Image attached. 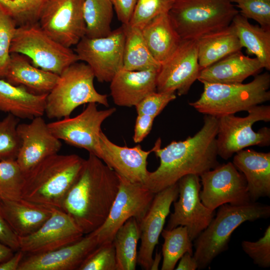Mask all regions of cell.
<instances>
[{
  "instance_id": "obj_21",
  "label": "cell",
  "mask_w": 270,
  "mask_h": 270,
  "mask_svg": "<svg viewBox=\"0 0 270 270\" xmlns=\"http://www.w3.org/2000/svg\"><path fill=\"white\" fill-rule=\"evenodd\" d=\"M100 144L99 158L110 168L131 182L144 183L149 172L148 158L153 152L152 148L144 150L139 144L133 148L118 146L102 131L100 134Z\"/></svg>"
},
{
  "instance_id": "obj_23",
  "label": "cell",
  "mask_w": 270,
  "mask_h": 270,
  "mask_svg": "<svg viewBox=\"0 0 270 270\" xmlns=\"http://www.w3.org/2000/svg\"><path fill=\"white\" fill-rule=\"evenodd\" d=\"M262 68L257 58H251L239 51L201 70L198 80L201 82L240 84L249 76L258 74Z\"/></svg>"
},
{
  "instance_id": "obj_22",
  "label": "cell",
  "mask_w": 270,
  "mask_h": 270,
  "mask_svg": "<svg viewBox=\"0 0 270 270\" xmlns=\"http://www.w3.org/2000/svg\"><path fill=\"white\" fill-rule=\"evenodd\" d=\"M158 69L128 70L122 68L110 82V95L115 104L135 106L150 94L156 91Z\"/></svg>"
},
{
  "instance_id": "obj_29",
  "label": "cell",
  "mask_w": 270,
  "mask_h": 270,
  "mask_svg": "<svg viewBox=\"0 0 270 270\" xmlns=\"http://www.w3.org/2000/svg\"><path fill=\"white\" fill-rule=\"evenodd\" d=\"M197 40L198 60L202 70L235 52L242 46L232 24L202 36Z\"/></svg>"
},
{
  "instance_id": "obj_16",
  "label": "cell",
  "mask_w": 270,
  "mask_h": 270,
  "mask_svg": "<svg viewBox=\"0 0 270 270\" xmlns=\"http://www.w3.org/2000/svg\"><path fill=\"white\" fill-rule=\"evenodd\" d=\"M200 70L197 40H182L174 53L160 64L157 74L156 91L176 92L178 96L186 95L198 79Z\"/></svg>"
},
{
  "instance_id": "obj_35",
  "label": "cell",
  "mask_w": 270,
  "mask_h": 270,
  "mask_svg": "<svg viewBox=\"0 0 270 270\" xmlns=\"http://www.w3.org/2000/svg\"><path fill=\"white\" fill-rule=\"evenodd\" d=\"M51 0H0V10L12 18L17 26L38 22Z\"/></svg>"
},
{
  "instance_id": "obj_33",
  "label": "cell",
  "mask_w": 270,
  "mask_h": 270,
  "mask_svg": "<svg viewBox=\"0 0 270 270\" xmlns=\"http://www.w3.org/2000/svg\"><path fill=\"white\" fill-rule=\"evenodd\" d=\"M114 6L110 0H84V16L86 26V36L98 38L112 31L111 24Z\"/></svg>"
},
{
  "instance_id": "obj_31",
  "label": "cell",
  "mask_w": 270,
  "mask_h": 270,
  "mask_svg": "<svg viewBox=\"0 0 270 270\" xmlns=\"http://www.w3.org/2000/svg\"><path fill=\"white\" fill-rule=\"evenodd\" d=\"M122 24L125 32L122 68L134 71L159 69L160 64L152 55L141 29L129 24Z\"/></svg>"
},
{
  "instance_id": "obj_48",
  "label": "cell",
  "mask_w": 270,
  "mask_h": 270,
  "mask_svg": "<svg viewBox=\"0 0 270 270\" xmlns=\"http://www.w3.org/2000/svg\"><path fill=\"white\" fill-rule=\"evenodd\" d=\"M176 270H196L198 269V264L193 254L185 253L179 260Z\"/></svg>"
},
{
  "instance_id": "obj_4",
  "label": "cell",
  "mask_w": 270,
  "mask_h": 270,
  "mask_svg": "<svg viewBox=\"0 0 270 270\" xmlns=\"http://www.w3.org/2000/svg\"><path fill=\"white\" fill-rule=\"evenodd\" d=\"M218 208L216 218L194 240L193 256L198 270L208 267L214 258L228 249L232 234L242 223L270 216V206L256 202L241 206L226 204Z\"/></svg>"
},
{
  "instance_id": "obj_20",
  "label": "cell",
  "mask_w": 270,
  "mask_h": 270,
  "mask_svg": "<svg viewBox=\"0 0 270 270\" xmlns=\"http://www.w3.org/2000/svg\"><path fill=\"white\" fill-rule=\"evenodd\" d=\"M98 246L92 233L78 240L54 250L26 254L18 270H75Z\"/></svg>"
},
{
  "instance_id": "obj_25",
  "label": "cell",
  "mask_w": 270,
  "mask_h": 270,
  "mask_svg": "<svg viewBox=\"0 0 270 270\" xmlns=\"http://www.w3.org/2000/svg\"><path fill=\"white\" fill-rule=\"evenodd\" d=\"M26 56L11 53L10 63L4 79L30 92L48 94L56 84L59 75L44 70L34 66Z\"/></svg>"
},
{
  "instance_id": "obj_19",
  "label": "cell",
  "mask_w": 270,
  "mask_h": 270,
  "mask_svg": "<svg viewBox=\"0 0 270 270\" xmlns=\"http://www.w3.org/2000/svg\"><path fill=\"white\" fill-rule=\"evenodd\" d=\"M31 120L17 126L20 146L16 161L24 175L45 158L58 154L62 146L42 116Z\"/></svg>"
},
{
  "instance_id": "obj_17",
  "label": "cell",
  "mask_w": 270,
  "mask_h": 270,
  "mask_svg": "<svg viewBox=\"0 0 270 270\" xmlns=\"http://www.w3.org/2000/svg\"><path fill=\"white\" fill-rule=\"evenodd\" d=\"M84 235L66 213L54 208L51 216L37 230L18 236L19 248L26 254L46 252L74 243Z\"/></svg>"
},
{
  "instance_id": "obj_15",
  "label": "cell",
  "mask_w": 270,
  "mask_h": 270,
  "mask_svg": "<svg viewBox=\"0 0 270 270\" xmlns=\"http://www.w3.org/2000/svg\"><path fill=\"white\" fill-rule=\"evenodd\" d=\"M200 182V176L195 174L186 175L178 182L179 198L173 202L174 212L166 228L186 226L192 241L206 228L214 216V210L206 208L201 202Z\"/></svg>"
},
{
  "instance_id": "obj_43",
  "label": "cell",
  "mask_w": 270,
  "mask_h": 270,
  "mask_svg": "<svg viewBox=\"0 0 270 270\" xmlns=\"http://www.w3.org/2000/svg\"><path fill=\"white\" fill-rule=\"evenodd\" d=\"M176 96L175 92H152L142 99L135 107L138 114H143L156 118Z\"/></svg>"
},
{
  "instance_id": "obj_24",
  "label": "cell",
  "mask_w": 270,
  "mask_h": 270,
  "mask_svg": "<svg viewBox=\"0 0 270 270\" xmlns=\"http://www.w3.org/2000/svg\"><path fill=\"white\" fill-rule=\"evenodd\" d=\"M232 162L246 178L251 202L270 197V152L244 149L234 154Z\"/></svg>"
},
{
  "instance_id": "obj_36",
  "label": "cell",
  "mask_w": 270,
  "mask_h": 270,
  "mask_svg": "<svg viewBox=\"0 0 270 270\" xmlns=\"http://www.w3.org/2000/svg\"><path fill=\"white\" fill-rule=\"evenodd\" d=\"M24 174L16 160H0V200H16L22 198Z\"/></svg>"
},
{
  "instance_id": "obj_37",
  "label": "cell",
  "mask_w": 270,
  "mask_h": 270,
  "mask_svg": "<svg viewBox=\"0 0 270 270\" xmlns=\"http://www.w3.org/2000/svg\"><path fill=\"white\" fill-rule=\"evenodd\" d=\"M177 0H137L128 24L142 28L156 16L168 14Z\"/></svg>"
},
{
  "instance_id": "obj_6",
  "label": "cell",
  "mask_w": 270,
  "mask_h": 270,
  "mask_svg": "<svg viewBox=\"0 0 270 270\" xmlns=\"http://www.w3.org/2000/svg\"><path fill=\"white\" fill-rule=\"evenodd\" d=\"M78 62L59 75L56 84L47 94L44 114L49 118L69 117L76 108L86 104L94 102L108 107V96L99 93L94 88L92 69Z\"/></svg>"
},
{
  "instance_id": "obj_18",
  "label": "cell",
  "mask_w": 270,
  "mask_h": 270,
  "mask_svg": "<svg viewBox=\"0 0 270 270\" xmlns=\"http://www.w3.org/2000/svg\"><path fill=\"white\" fill-rule=\"evenodd\" d=\"M178 195V182L155 194L149 208L138 222L141 242L137 264L142 269L150 270L154 248L158 244L171 205Z\"/></svg>"
},
{
  "instance_id": "obj_12",
  "label": "cell",
  "mask_w": 270,
  "mask_h": 270,
  "mask_svg": "<svg viewBox=\"0 0 270 270\" xmlns=\"http://www.w3.org/2000/svg\"><path fill=\"white\" fill-rule=\"evenodd\" d=\"M116 111L115 108L98 110L97 104L91 102L74 117L62 118L48 124L52 133L59 140L84 148L99 158L102 124Z\"/></svg>"
},
{
  "instance_id": "obj_50",
  "label": "cell",
  "mask_w": 270,
  "mask_h": 270,
  "mask_svg": "<svg viewBox=\"0 0 270 270\" xmlns=\"http://www.w3.org/2000/svg\"><path fill=\"white\" fill-rule=\"evenodd\" d=\"M162 259V254L160 252H156L155 254L154 258H153L152 264L150 268V270H158L159 265Z\"/></svg>"
},
{
  "instance_id": "obj_44",
  "label": "cell",
  "mask_w": 270,
  "mask_h": 270,
  "mask_svg": "<svg viewBox=\"0 0 270 270\" xmlns=\"http://www.w3.org/2000/svg\"><path fill=\"white\" fill-rule=\"evenodd\" d=\"M0 242L14 252L20 250L18 236L4 218L0 202Z\"/></svg>"
},
{
  "instance_id": "obj_8",
  "label": "cell",
  "mask_w": 270,
  "mask_h": 270,
  "mask_svg": "<svg viewBox=\"0 0 270 270\" xmlns=\"http://www.w3.org/2000/svg\"><path fill=\"white\" fill-rule=\"evenodd\" d=\"M10 52L22 54L35 66L58 75L79 61L74 52L50 38L38 22L17 26Z\"/></svg>"
},
{
  "instance_id": "obj_13",
  "label": "cell",
  "mask_w": 270,
  "mask_h": 270,
  "mask_svg": "<svg viewBox=\"0 0 270 270\" xmlns=\"http://www.w3.org/2000/svg\"><path fill=\"white\" fill-rule=\"evenodd\" d=\"M200 178V199L211 210L226 204L241 206L251 202L246 178L232 162L220 164Z\"/></svg>"
},
{
  "instance_id": "obj_46",
  "label": "cell",
  "mask_w": 270,
  "mask_h": 270,
  "mask_svg": "<svg viewBox=\"0 0 270 270\" xmlns=\"http://www.w3.org/2000/svg\"><path fill=\"white\" fill-rule=\"evenodd\" d=\"M118 20L124 24H128L137 0H110Z\"/></svg>"
},
{
  "instance_id": "obj_7",
  "label": "cell",
  "mask_w": 270,
  "mask_h": 270,
  "mask_svg": "<svg viewBox=\"0 0 270 270\" xmlns=\"http://www.w3.org/2000/svg\"><path fill=\"white\" fill-rule=\"evenodd\" d=\"M238 13L231 0H177L168 15L182 40H198L229 26Z\"/></svg>"
},
{
  "instance_id": "obj_11",
  "label": "cell",
  "mask_w": 270,
  "mask_h": 270,
  "mask_svg": "<svg viewBox=\"0 0 270 270\" xmlns=\"http://www.w3.org/2000/svg\"><path fill=\"white\" fill-rule=\"evenodd\" d=\"M125 32L123 24L107 36L98 38L83 37L74 50L78 60L92 69L100 82H110L123 68Z\"/></svg>"
},
{
  "instance_id": "obj_10",
  "label": "cell",
  "mask_w": 270,
  "mask_h": 270,
  "mask_svg": "<svg viewBox=\"0 0 270 270\" xmlns=\"http://www.w3.org/2000/svg\"><path fill=\"white\" fill-rule=\"evenodd\" d=\"M118 176V190L108 215L104 224L91 232L96 237L98 245L112 242L117 230L129 218H134L138 222L146 214L155 194L143 184Z\"/></svg>"
},
{
  "instance_id": "obj_30",
  "label": "cell",
  "mask_w": 270,
  "mask_h": 270,
  "mask_svg": "<svg viewBox=\"0 0 270 270\" xmlns=\"http://www.w3.org/2000/svg\"><path fill=\"white\" fill-rule=\"evenodd\" d=\"M240 44L248 54L254 55L263 68L270 70V29L251 24L238 13L231 23Z\"/></svg>"
},
{
  "instance_id": "obj_47",
  "label": "cell",
  "mask_w": 270,
  "mask_h": 270,
  "mask_svg": "<svg viewBox=\"0 0 270 270\" xmlns=\"http://www.w3.org/2000/svg\"><path fill=\"white\" fill-rule=\"evenodd\" d=\"M26 254L19 250L14 252L10 258L0 263V270H18Z\"/></svg>"
},
{
  "instance_id": "obj_39",
  "label": "cell",
  "mask_w": 270,
  "mask_h": 270,
  "mask_svg": "<svg viewBox=\"0 0 270 270\" xmlns=\"http://www.w3.org/2000/svg\"><path fill=\"white\" fill-rule=\"evenodd\" d=\"M78 270H116L112 242L98 244L86 256Z\"/></svg>"
},
{
  "instance_id": "obj_45",
  "label": "cell",
  "mask_w": 270,
  "mask_h": 270,
  "mask_svg": "<svg viewBox=\"0 0 270 270\" xmlns=\"http://www.w3.org/2000/svg\"><path fill=\"white\" fill-rule=\"evenodd\" d=\"M155 118L146 114H138L132 137L136 144L141 142L150 132Z\"/></svg>"
},
{
  "instance_id": "obj_26",
  "label": "cell",
  "mask_w": 270,
  "mask_h": 270,
  "mask_svg": "<svg viewBox=\"0 0 270 270\" xmlns=\"http://www.w3.org/2000/svg\"><path fill=\"white\" fill-rule=\"evenodd\" d=\"M0 202L4 218L18 236L37 230L51 216L54 209L23 198Z\"/></svg>"
},
{
  "instance_id": "obj_38",
  "label": "cell",
  "mask_w": 270,
  "mask_h": 270,
  "mask_svg": "<svg viewBox=\"0 0 270 270\" xmlns=\"http://www.w3.org/2000/svg\"><path fill=\"white\" fill-rule=\"evenodd\" d=\"M18 122L19 118L9 114L0 120V160H16L20 146Z\"/></svg>"
},
{
  "instance_id": "obj_41",
  "label": "cell",
  "mask_w": 270,
  "mask_h": 270,
  "mask_svg": "<svg viewBox=\"0 0 270 270\" xmlns=\"http://www.w3.org/2000/svg\"><path fill=\"white\" fill-rule=\"evenodd\" d=\"M246 18L257 22L260 26L270 29V0H231Z\"/></svg>"
},
{
  "instance_id": "obj_9",
  "label": "cell",
  "mask_w": 270,
  "mask_h": 270,
  "mask_svg": "<svg viewBox=\"0 0 270 270\" xmlns=\"http://www.w3.org/2000/svg\"><path fill=\"white\" fill-rule=\"evenodd\" d=\"M248 112L244 117L232 114L218 118L216 144L218 156L222 159L228 160L247 147L270 146V128L265 126L256 132L252 126L257 122L270 121V106L258 105Z\"/></svg>"
},
{
  "instance_id": "obj_42",
  "label": "cell",
  "mask_w": 270,
  "mask_h": 270,
  "mask_svg": "<svg viewBox=\"0 0 270 270\" xmlns=\"http://www.w3.org/2000/svg\"><path fill=\"white\" fill-rule=\"evenodd\" d=\"M242 248L254 263L262 268L270 266V226L266 228L263 236L256 242L243 240Z\"/></svg>"
},
{
  "instance_id": "obj_40",
  "label": "cell",
  "mask_w": 270,
  "mask_h": 270,
  "mask_svg": "<svg viewBox=\"0 0 270 270\" xmlns=\"http://www.w3.org/2000/svg\"><path fill=\"white\" fill-rule=\"evenodd\" d=\"M17 25L0 10V78H4L10 58V48Z\"/></svg>"
},
{
  "instance_id": "obj_3",
  "label": "cell",
  "mask_w": 270,
  "mask_h": 270,
  "mask_svg": "<svg viewBox=\"0 0 270 270\" xmlns=\"http://www.w3.org/2000/svg\"><path fill=\"white\" fill-rule=\"evenodd\" d=\"M84 162L76 154H56L48 157L24 175L22 198L61 210Z\"/></svg>"
},
{
  "instance_id": "obj_51",
  "label": "cell",
  "mask_w": 270,
  "mask_h": 270,
  "mask_svg": "<svg viewBox=\"0 0 270 270\" xmlns=\"http://www.w3.org/2000/svg\"></svg>"
},
{
  "instance_id": "obj_5",
  "label": "cell",
  "mask_w": 270,
  "mask_h": 270,
  "mask_svg": "<svg viewBox=\"0 0 270 270\" xmlns=\"http://www.w3.org/2000/svg\"><path fill=\"white\" fill-rule=\"evenodd\" d=\"M204 90L189 105L204 115L220 117L246 111L270 100V74L255 76L247 84H220L202 82Z\"/></svg>"
},
{
  "instance_id": "obj_32",
  "label": "cell",
  "mask_w": 270,
  "mask_h": 270,
  "mask_svg": "<svg viewBox=\"0 0 270 270\" xmlns=\"http://www.w3.org/2000/svg\"><path fill=\"white\" fill-rule=\"evenodd\" d=\"M138 221L129 218L116 232L112 242L115 249L116 270H135L137 264V246L140 239Z\"/></svg>"
},
{
  "instance_id": "obj_14",
  "label": "cell",
  "mask_w": 270,
  "mask_h": 270,
  "mask_svg": "<svg viewBox=\"0 0 270 270\" xmlns=\"http://www.w3.org/2000/svg\"><path fill=\"white\" fill-rule=\"evenodd\" d=\"M84 0H51L42 12L38 23L52 40L70 48L86 36Z\"/></svg>"
},
{
  "instance_id": "obj_28",
  "label": "cell",
  "mask_w": 270,
  "mask_h": 270,
  "mask_svg": "<svg viewBox=\"0 0 270 270\" xmlns=\"http://www.w3.org/2000/svg\"><path fill=\"white\" fill-rule=\"evenodd\" d=\"M141 30L152 55L160 64L174 53L182 40L173 26L168 14L154 18Z\"/></svg>"
},
{
  "instance_id": "obj_1",
  "label": "cell",
  "mask_w": 270,
  "mask_h": 270,
  "mask_svg": "<svg viewBox=\"0 0 270 270\" xmlns=\"http://www.w3.org/2000/svg\"><path fill=\"white\" fill-rule=\"evenodd\" d=\"M203 120L202 128L184 140L173 141L161 148L160 138L156 140L152 150L160 165L148 172L143 184L146 188L156 194L186 175L200 176L220 164L216 144L218 118L205 114Z\"/></svg>"
},
{
  "instance_id": "obj_2",
  "label": "cell",
  "mask_w": 270,
  "mask_h": 270,
  "mask_svg": "<svg viewBox=\"0 0 270 270\" xmlns=\"http://www.w3.org/2000/svg\"><path fill=\"white\" fill-rule=\"evenodd\" d=\"M119 184L118 174L96 156L89 154L61 210L72 218L84 234H89L106 220Z\"/></svg>"
},
{
  "instance_id": "obj_34",
  "label": "cell",
  "mask_w": 270,
  "mask_h": 270,
  "mask_svg": "<svg viewBox=\"0 0 270 270\" xmlns=\"http://www.w3.org/2000/svg\"><path fill=\"white\" fill-rule=\"evenodd\" d=\"M162 270H173L180 258L186 252L193 254V244L186 226H180L171 230L163 229Z\"/></svg>"
},
{
  "instance_id": "obj_49",
  "label": "cell",
  "mask_w": 270,
  "mask_h": 270,
  "mask_svg": "<svg viewBox=\"0 0 270 270\" xmlns=\"http://www.w3.org/2000/svg\"><path fill=\"white\" fill-rule=\"evenodd\" d=\"M14 252L11 248L0 242V263L10 258Z\"/></svg>"
},
{
  "instance_id": "obj_27",
  "label": "cell",
  "mask_w": 270,
  "mask_h": 270,
  "mask_svg": "<svg viewBox=\"0 0 270 270\" xmlns=\"http://www.w3.org/2000/svg\"><path fill=\"white\" fill-rule=\"evenodd\" d=\"M48 94L32 93L0 78V110L18 118L32 120L44 114Z\"/></svg>"
}]
</instances>
